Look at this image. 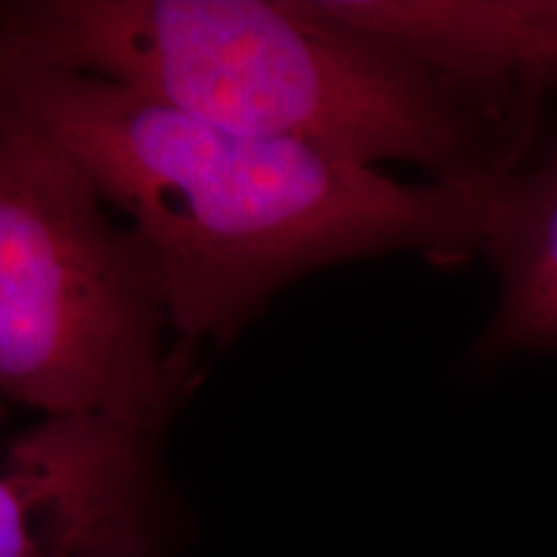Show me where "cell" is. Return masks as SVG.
Wrapping results in <instances>:
<instances>
[{
	"label": "cell",
	"mask_w": 557,
	"mask_h": 557,
	"mask_svg": "<svg viewBox=\"0 0 557 557\" xmlns=\"http://www.w3.org/2000/svg\"><path fill=\"white\" fill-rule=\"evenodd\" d=\"M0 114L124 214L181 344L230 341L292 282L341 261L480 253L485 184H400L310 145L218 127L96 75L0 54Z\"/></svg>",
	"instance_id": "cell-1"
},
{
	"label": "cell",
	"mask_w": 557,
	"mask_h": 557,
	"mask_svg": "<svg viewBox=\"0 0 557 557\" xmlns=\"http://www.w3.org/2000/svg\"><path fill=\"white\" fill-rule=\"evenodd\" d=\"M0 54L120 83L197 120L351 163L478 186L508 171L498 116L315 0H34Z\"/></svg>",
	"instance_id": "cell-2"
},
{
	"label": "cell",
	"mask_w": 557,
	"mask_h": 557,
	"mask_svg": "<svg viewBox=\"0 0 557 557\" xmlns=\"http://www.w3.org/2000/svg\"><path fill=\"white\" fill-rule=\"evenodd\" d=\"M194 359L135 233L78 165L0 114V400L165 434Z\"/></svg>",
	"instance_id": "cell-3"
},
{
	"label": "cell",
	"mask_w": 557,
	"mask_h": 557,
	"mask_svg": "<svg viewBox=\"0 0 557 557\" xmlns=\"http://www.w3.org/2000/svg\"><path fill=\"white\" fill-rule=\"evenodd\" d=\"M163 431L39 418L0 438V557H169Z\"/></svg>",
	"instance_id": "cell-4"
},
{
	"label": "cell",
	"mask_w": 557,
	"mask_h": 557,
	"mask_svg": "<svg viewBox=\"0 0 557 557\" xmlns=\"http://www.w3.org/2000/svg\"><path fill=\"white\" fill-rule=\"evenodd\" d=\"M500 120L508 90L557 83V0H315Z\"/></svg>",
	"instance_id": "cell-5"
},
{
	"label": "cell",
	"mask_w": 557,
	"mask_h": 557,
	"mask_svg": "<svg viewBox=\"0 0 557 557\" xmlns=\"http://www.w3.org/2000/svg\"><path fill=\"white\" fill-rule=\"evenodd\" d=\"M480 253L500 276V302L480 341L487 357L557 346V152L485 186Z\"/></svg>",
	"instance_id": "cell-6"
},
{
	"label": "cell",
	"mask_w": 557,
	"mask_h": 557,
	"mask_svg": "<svg viewBox=\"0 0 557 557\" xmlns=\"http://www.w3.org/2000/svg\"><path fill=\"white\" fill-rule=\"evenodd\" d=\"M3 416H5V406H3V400H0V426H3Z\"/></svg>",
	"instance_id": "cell-7"
}]
</instances>
